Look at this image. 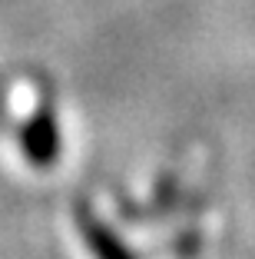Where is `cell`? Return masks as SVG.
I'll use <instances>...</instances> for the list:
<instances>
[{"label":"cell","instance_id":"6da1fadb","mask_svg":"<svg viewBox=\"0 0 255 259\" xmlns=\"http://www.w3.org/2000/svg\"><path fill=\"white\" fill-rule=\"evenodd\" d=\"M80 229H83V236H86V246L96 252V259H133L126 249H123L120 239L113 236V233L103 226V223L93 220L90 213H83V216H80Z\"/></svg>","mask_w":255,"mask_h":259}]
</instances>
